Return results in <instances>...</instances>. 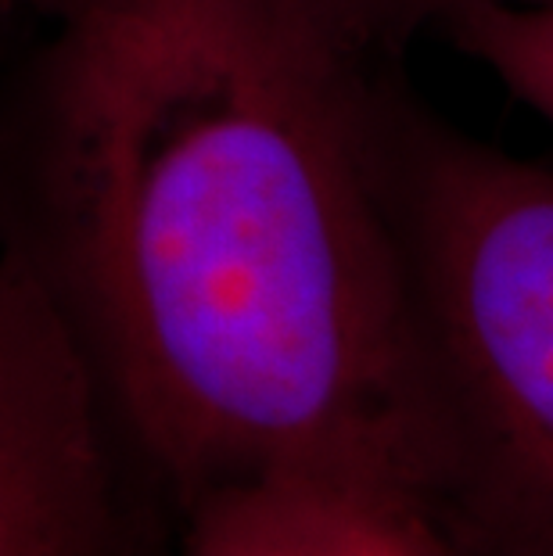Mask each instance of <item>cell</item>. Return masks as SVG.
I'll use <instances>...</instances> for the list:
<instances>
[{"mask_svg":"<svg viewBox=\"0 0 553 556\" xmlns=\"http://www.w3.org/2000/svg\"><path fill=\"white\" fill-rule=\"evenodd\" d=\"M370 148L406 266L445 484L553 514V169L370 83Z\"/></svg>","mask_w":553,"mask_h":556,"instance_id":"7a4b0ae2","label":"cell"},{"mask_svg":"<svg viewBox=\"0 0 553 556\" xmlns=\"http://www.w3.org/2000/svg\"><path fill=\"white\" fill-rule=\"evenodd\" d=\"M68 0H0V15L4 11H33L40 18H51L54 11H62Z\"/></svg>","mask_w":553,"mask_h":556,"instance_id":"52a82bcc","label":"cell"},{"mask_svg":"<svg viewBox=\"0 0 553 556\" xmlns=\"http://www.w3.org/2000/svg\"><path fill=\"white\" fill-rule=\"evenodd\" d=\"M417 506L338 481L266 478L191 500L180 556H385Z\"/></svg>","mask_w":553,"mask_h":556,"instance_id":"277c9868","label":"cell"},{"mask_svg":"<svg viewBox=\"0 0 553 556\" xmlns=\"http://www.w3.org/2000/svg\"><path fill=\"white\" fill-rule=\"evenodd\" d=\"M417 542V525H403L392 535V542H388L385 556H420V549L414 546Z\"/></svg>","mask_w":553,"mask_h":556,"instance_id":"ba28073f","label":"cell"},{"mask_svg":"<svg viewBox=\"0 0 553 556\" xmlns=\"http://www.w3.org/2000/svg\"><path fill=\"white\" fill-rule=\"evenodd\" d=\"M324 26L352 54L406 43L417 33H439L445 22L475 8H543L553 0H310Z\"/></svg>","mask_w":553,"mask_h":556,"instance_id":"8992f818","label":"cell"},{"mask_svg":"<svg viewBox=\"0 0 553 556\" xmlns=\"http://www.w3.org/2000/svg\"><path fill=\"white\" fill-rule=\"evenodd\" d=\"M112 428L54 291L0 238V556H112Z\"/></svg>","mask_w":553,"mask_h":556,"instance_id":"3957f363","label":"cell"},{"mask_svg":"<svg viewBox=\"0 0 553 556\" xmlns=\"http://www.w3.org/2000/svg\"><path fill=\"white\" fill-rule=\"evenodd\" d=\"M0 112V238L184 500L313 478L420 503L442 431L370 148L310 0H68Z\"/></svg>","mask_w":553,"mask_h":556,"instance_id":"6da1fadb","label":"cell"},{"mask_svg":"<svg viewBox=\"0 0 553 556\" xmlns=\"http://www.w3.org/2000/svg\"><path fill=\"white\" fill-rule=\"evenodd\" d=\"M439 33L553 126V4L475 8Z\"/></svg>","mask_w":553,"mask_h":556,"instance_id":"5b68a950","label":"cell"}]
</instances>
